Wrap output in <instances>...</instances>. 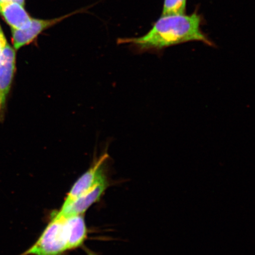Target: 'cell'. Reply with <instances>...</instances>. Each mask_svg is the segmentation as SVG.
Returning a JSON list of instances; mask_svg holds the SVG:
<instances>
[{"label": "cell", "instance_id": "5b68a950", "mask_svg": "<svg viewBox=\"0 0 255 255\" xmlns=\"http://www.w3.org/2000/svg\"><path fill=\"white\" fill-rule=\"evenodd\" d=\"M108 186L107 180L96 185L87 192L73 201L69 205L61 207L58 212L53 213L52 217L65 218L72 216L84 215L89 207L100 201Z\"/></svg>", "mask_w": 255, "mask_h": 255}, {"label": "cell", "instance_id": "52a82bcc", "mask_svg": "<svg viewBox=\"0 0 255 255\" xmlns=\"http://www.w3.org/2000/svg\"><path fill=\"white\" fill-rule=\"evenodd\" d=\"M0 14L11 30L22 29L29 25L32 18L17 2H7L0 4Z\"/></svg>", "mask_w": 255, "mask_h": 255}, {"label": "cell", "instance_id": "ba28073f", "mask_svg": "<svg viewBox=\"0 0 255 255\" xmlns=\"http://www.w3.org/2000/svg\"><path fill=\"white\" fill-rule=\"evenodd\" d=\"M65 224L69 251L81 247L88 233L84 215L65 218Z\"/></svg>", "mask_w": 255, "mask_h": 255}, {"label": "cell", "instance_id": "8992f818", "mask_svg": "<svg viewBox=\"0 0 255 255\" xmlns=\"http://www.w3.org/2000/svg\"><path fill=\"white\" fill-rule=\"evenodd\" d=\"M80 11H75L72 14H67L57 18L51 19V20H40V19L32 18L30 23L27 27L22 28V29L11 30L12 41L14 49L17 50L23 46L28 45L33 42L43 31L47 28L52 27L53 25L59 23L64 19Z\"/></svg>", "mask_w": 255, "mask_h": 255}, {"label": "cell", "instance_id": "277c9868", "mask_svg": "<svg viewBox=\"0 0 255 255\" xmlns=\"http://www.w3.org/2000/svg\"><path fill=\"white\" fill-rule=\"evenodd\" d=\"M16 68V53L8 44L0 58V121L4 119L7 98Z\"/></svg>", "mask_w": 255, "mask_h": 255}, {"label": "cell", "instance_id": "8fae6325", "mask_svg": "<svg viewBox=\"0 0 255 255\" xmlns=\"http://www.w3.org/2000/svg\"><path fill=\"white\" fill-rule=\"evenodd\" d=\"M11 1L17 2L20 3V4L24 5L25 0H0V4H2V3Z\"/></svg>", "mask_w": 255, "mask_h": 255}, {"label": "cell", "instance_id": "9c48e42d", "mask_svg": "<svg viewBox=\"0 0 255 255\" xmlns=\"http://www.w3.org/2000/svg\"><path fill=\"white\" fill-rule=\"evenodd\" d=\"M187 0H164L162 15L185 14Z\"/></svg>", "mask_w": 255, "mask_h": 255}, {"label": "cell", "instance_id": "6da1fadb", "mask_svg": "<svg viewBox=\"0 0 255 255\" xmlns=\"http://www.w3.org/2000/svg\"><path fill=\"white\" fill-rule=\"evenodd\" d=\"M201 19L196 13L161 15L151 29L142 37L119 40L129 43L137 53H159L165 48L197 41L212 46L213 43L200 29Z\"/></svg>", "mask_w": 255, "mask_h": 255}, {"label": "cell", "instance_id": "30bf717a", "mask_svg": "<svg viewBox=\"0 0 255 255\" xmlns=\"http://www.w3.org/2000/svg\"><path fill=\"white\" fill-rule=\"evenodd\" d=\"M8 44L5 35L3 33L1 25H0V58H1L3 52H4L5 47H7Z\"/></svg>", "mask_w": 255, "mask_h": 255}, {"label": "cell", "instance_id": "3957f363", "mask_svg": "<svg viewBox=\"0 0 255 255\" xmlns=\"http://www.w3.org/2000/svg\"><path fill=\"white\" fill-rule=\"evenodd\" d=\"M108 157L104 154L83 174L73 184L71 190L66 196L62 207H66L77 199L82 194L87 192L96 185L107 180L104 172V164Z\"/></svg>", "mask_w": 255, "mask_h": 255}, {"label": "cell", "instance_id": "7a4b0ae2", "mask_svg": "<svg viewBox=\"0 0 255 255\" xmlns=\"http://www.w3.org/2000/svg\"><path fill=\"white\" fill-rule=\"evenodd\" d=\"M69 251L65 218L52 217L39 239L19 255H64Z\"/></svg>", "mask_w": 255, "mask_h": 255}]
</instances>
